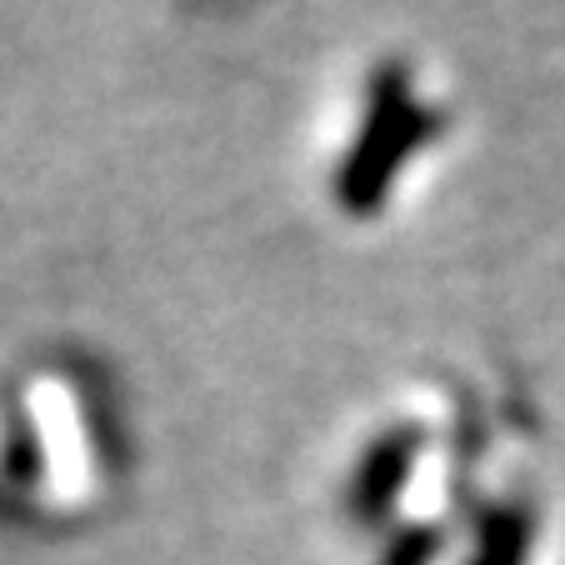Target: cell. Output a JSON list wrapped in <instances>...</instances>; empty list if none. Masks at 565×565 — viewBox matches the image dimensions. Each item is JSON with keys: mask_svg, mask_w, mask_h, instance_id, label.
<instances>
[{"mask_svg": "<svg viewBox=\"0 0 565 565\" xmlns=\"http://www.w3.org/2000/svg\"><path fill=\"white\" fill-rule=\"evenodd\" d=\"M436 136V116L416 100L411 71L401 61H381L365 86V110L331 175V195L351 221H371L391 201L395 175L411 166L426 140Z\"/></svg>", "mask_w": 565, "mask_h": 565, "instance_id": "1", "label": "cell"}, {"mask_svg": "<svg viewBox=\"0 0 565 565\" xmlns=\"http://www.w3.org/2000/svg\"><path fill=\"white\" fill-rule=\"evenodd\" d=\"M420 436L416 426H395V430H381V436L365 446V456L355 460V476H351V491H345V505H351L355 521L375 525L391 515V505L401 501V491L411 486V470L420 460Z\"/></svg>", "mask_w": 565, "mask_h": 565, "instance_id": "2", "label": "cell"}, {"mask_svg": "<svg viewBox=\"0 0 565 565\" xmlns=\"http://www.w3.org/2000/svg\"><path fill=\"white\" fill-rule=\"evenodd\" d=\"M531 561V515L521 505H501L480 521L470 565H525Z\"/></svg>", "mask_w": 565, "mask_h": 565, "instance_id": "3", "label": "cell"}, {"mask_svg": "<svg viewBox=\"0 0 565 565\" xmlns=\"http://www.w3.org/2000/svg\"><path fill=\"white\" fill-rule=\"evenodd\" d=\"M440 555V531L436 525H406L381 555V565H436Z\"/></svg>", "mask_w": 565, "mask_h": 565, "instance_id": "4", "label": "cell"}]
</instances>
